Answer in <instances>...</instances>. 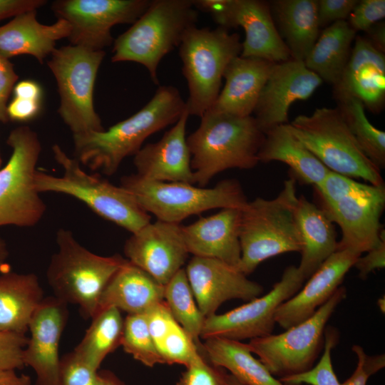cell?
<instances>
[{
  "label": "cell",
  "instance_id": "39",
  "mask_svg": "<svg viewBox=\"0 0 385 385\" xmlns=\"http://www.w3.org/2000/svg\"><path fill=\"white\" fill-rule=\"evenodd\" d=\"M166 364H180L185 367L201 354L187 332L175 322L158 346Z\"/></svg>",
  "mask_w": 385,
  "mask_h": 385
},
{
  "label": "cell",
  "instance_id": "16",
  "mask_svg": "<svg viewBox=\"0 0 385 385\" xmlns=\"http://www.w3.org/2000/svg\"><path fill=\"white\" fill-rule=\"evenodd\" d=\"M151 0H57L51 10L68 22L71 45L103 51L113 43L111 29L133 24L148 9Z\"/></svg>",
  "mask_w": 385,
  "mask_h": 385
},
{
  "label": "cell",
  "instance_id": "42",
  "mask_svg": "<svg viewBox=\"0 0 385 385\" xmlns=\"http://www.w3.org/2000/svg\"><path fill=\"white\" fill-rule=\"evenodd\" d=\"M27 342L25 334L0 331V371L24 366L23 354Z\"/></svg>",
  "mask_w": 385,
  "mask_h": 385
},
{
  "label": "cell",
  "instance_id": "45",
  "mask_svg": "<svg viewBox=\"0 0 385 385\" xmlns=\"http://www.w3.org/2000/svg\"><path fill=\"white\" fill-rule=\"evenodd\" d=\"M359 0H317L319 27H327L339 21H346Z\"/></svg>",
  "mask_w": 385,
  "mask_h": 385
},
{
  "label": "cell",
  "instance_id": "4",
  "mask_svg": "<svg viewBox=\"0 0 385 385\" xmlns=\"http://www.w3.org/2000/svg\"><path fill=\"white\" fill-rule=\"evenodd\" d=\"M298 201L296 180L284 182L273 199L257 197L241 209L240 242L241 257L237 269L246 276L265 260L301 250L295 216Z\"/></svg>",
  "mask_w": 385,
  "mask_h": 385
},
{
  "label": "cell",
  "instance_id": "20",
  "mask_svg": "<svg viewBox=\"0 0 385 385\" xmlns=\"http://www.w3.org/2000/svg\"><path fill=\"white\" fill-rule=\"evenodd\" d=\"M67 318V304L50 297L43 299L31 319L23 361L35 372V385H58L59 344Z\"/></svg>",
  "mask_w": 385,
  "mask_h": 385
},
{
  "label": "cell",
  "instance_id": "8",
  "mask_svg": "<svg viewBox=\"0 0 385 385\" xmlns=\"http://www.w3.org/2000/svg\"><path fill=\"white\" fill-rule=\"evenodd\" d=\"M178 48L189 91L186 108L189 115L201 118L217 98L227 65L240 56V37L222 27L195 26L185 33Z\"/></svg>",
  "mask_w": 385,
  "mask_h": 385
},
{
  "label": "cell",
  "instance_id": "58",
  "mask_svg": "<svg viewBox=\"0 0 385 385\" xmlns=\"http://www.w3.org/2000/svg\"><path fill=\"white\" fill-rule=\"evenodd\" d=\"M1 164H2V159H1V154H0V168L1 166Z\"/></svg>",
  "mask_w": 385,
  "mask_h": 385
},
{
  "label": "cell",
  "instance_id": "14",
  "mask_svg": "<svg viewBox=\"0 0 385 385\" xmlns=\"http://www.w3.org/2000/svg\"><path fill=\"white\" fill-rule=\"evenodd\" d=\"M198 11L212 16L220 27L241 26L245 38L240 56L281 63L291 58L273 19L270 3L261 0H192Z\"/></svg>",
  "mask_w": 385,
  "mask_h": 385
},
{
  "label": "cell",
  "instance_id": "32",
  "mask_svg": "<svg viewBox=\"0 0 385 385\" xmlns=\"http://www.w3.org/2000/svg\"><path fill=\"white\" fill-rule=\"evenodd\" d=\"M248 344L214 337L205 339L202 355L212 365L228 370L242 385H284L255 358Z\"/></svg>",
  "mask_w": 385,
  "mask_h": 385
},
{
  "label": "cell",
  "instance_id": "26",
  "mask_svg": "<svg viewBox=\"0 0 385 385\" xmlns=\"http://www.w3.org/2000/svg\"><path fill=\"white\" fill-rule=\"evenodd\" d=\"M70 33V24L64 19L46 25L37 20L36 10L25 12L0 26V54L9 59L30 55L42 64L56 48V42L68 38Z\"/></svg>",
  "mask_w": 385,
  "mask_h": 385
},
{
  "label": "cell",
  "instance_id": "51",
  "mask_svg": "<svg viewBox=\"0 0 385 385\" xmlns=\"http://www.w3.org/2000/svg\"><path fill=\"white\" fill-rule=\"evenodd\" d=\"M13 93L14 97L41 101L42 89L41 86L31 80H24L16 83Z\"/></svg>",
  "mask_w": 385,
  "mask_h": 385
},
{
  "label": "cell",
  "instance_id": "57",
  "mask_svg": "<svg viewBox=\"0 0 385 385\" xmlns=\"http://www.w3.org/2000/svg\"><path fill=\"white\" fill-rule=\"evenodd\" d=\"M384 303H385V302H384V298H383V300H382V298H381V299H379L378 300V304H379V307H380V309H381V311H382V305H383V307H384ZM383 311H384V309H383Z\"/></svg>",
  "mask_w": 385,
  "mask_h": 385
},
{
  "label": "cell",
  "instance_id": "25",
  "mask_svg": "<svg viewBox=\"0 0 385 385\" xmlns=\"http://www.w3.org/2000/svg\"><path fill=\"white\" fill-rule=\"evenodd\" d=\"M275 63L240 56L233 58L223 74L224 87L208 111L240 117L252 115Z\"/></svg>",
  "mask_w": 385,
  "mask_h": 385
},
{
  "label": "cell",
  "instance_id": "9",
  "mask_svg": "<svg viewBox=\"0 0 385 385\" xmlns=\"http://www.w3.org/2000/svg\"><path fill=\"white\" fill-rule=\"evenodd\" d=\"M120 186L157 220L178 224L209 210L242 209L248 202L235 179H225L206 188L185 183L153 181L130 174L121 178Z\"/></svg>",
  "mask_w": 385,
  "mask_h": 385
},
{
  "label": "cell",
  "instance_id": "55",
  "mask_svg": "<svg viewBox=\"0 0 385 385\" xmlns=\"http://www.w3.org/2000/svg\"><path fill=\"white\" fill-rule=\"evenodd\" d=\"M9 256L7 245L4 240L0 237V272H1L10 270L7 263Z\"/></svg>",
  "mask_w": 385,
  "mask_h": 385
},
{
  "label": "cell",
  "instance_id": "40",
  "mask_svg": "<svg viewBox=\"0 0 385 385\" xmlns=\"http://www.w3.org/2000/svg\"><path fill=\"white\" fill-rule=\"evenodd\" d=\"M98 372L72 351L61 359L58 385H97Z\"/></svg>",
  "mask_w": 385,
  "mask_h": 385
},
{
  "label": "cell",
  "instance_id": "17",
  "mask_svg": "<svg viewBox=\"0 0 385 385\" xmlns=\"http://www.w3.org/2000/svg\"><path fill=\"white\" fill-rule=\"evenodd\" d=\"M181 226L159 220L150 222L126 240V259L165 285L183 268L189 255Z\"/></svg>",
  "mask_w": 385,
  "mask_h": 385
},
{
  "label": "cell",
  "instance_id": "41",
  "mask_svg": "<svg viewBox=\"0 0 385 385\" xmlns=\"http://www.w3.org/2000/svg\"><path fill=\"white\" fill-rule=\"evenodd\" d=\"M176 385H225L226 372L202 355L185 367Z\"/></svg>",
  "mask_w": 385,
  "mask_h": 385
},
{
  "label": "cell",
  "instance_id": "48",
  "mask_svg": "<svg viewBox=\"0 0 385 385\" xmlns=\"http://www.w3.org/2000/svg\"><path fill=\"white\" fill-rule=\"evenodd\" d=\"M364 256L360 255L353 267L359 271L361 279H365L373 271L382 269L385 265V237L375 248L366 252Z\"/></svg>",
  "mask_w": 385,
  "mask_h": 385
},
{
  "label": "cell",
  "instance_id": "23",
  "mask_svg": "<svg viewBox=\"0 0 385 385\" xmlns=\"http://www.w3.org/2000/svg\"><path fill=\"white\" fill-rule=\"evenodd\" d=\"M188 116L186 108L158 141L146 144L133 155L137 175L153 181L195 183L185 133Z\"/></svg>",
  "mask_w": 385,
  "mask_h": 385
},
{
  "label": "cell",
  "instance_id": "13",
  "mask_svg": "<svg viewBox=\"0 0 385 385\" xmlns=\"http://www.w3.org/2000/svg\"><path fill=\"white\" fill-rule=\"evenodd\" d=\"M340 286L313 315L279 334L255 338L247 343L272 376L280 378L299 374L314 366L322 350L327 322L346 298Z\"/></svg>",
  "mask_w": 385,
  "mask_h": 385
},
{
  "label": "cell",
  "instance_id": "2",
  "mask_svg": "<svg viewBox=\"0 0 385 385\" xmlns=\"http://www.w3.org/2000/svg\"><path fill=\"white\" fill-rule=\"evenodd\" d=\"M200 118L198 128L187 137L195 183L205 187L222 171L250 170L260 163L265 134L252 115L208 111Z\"/></svg>",
  "mask_w": 385,
  "mask_h": 385
},
{
  "label": "cell",
  "instance_id": "12",
  "mask_svg": "<svg viewBox=\"0 0 385 385\" xmlns=\"http://www.w3.org/2000/svg\"><path fill=\"white\" fill-rule=\"evenodd\" d=\"M105 56L103 50L68 45L56 48L47 62L57 83L58 113L73 135L105 130L93 103L96 79Z\"/></svg>",
  "mask_w": 385,
  "mask_h": 385
},
{
  "label": "cell",
  "instance_id": "44",
  "mask_svg": "<svg viewBox=\"0 0 385 385\" xmlns=\"http://www.w3.org/2000/svg\"><path fill=\"white\" fill-rule=\"evenodd\" d=\"M353 351L357 356L355 371L342 385H366L369 376L376 374L385 366V355H367L359 345L352 346Z\"/></svg>",
  "mask_w": 385,
  "mask_h": 385
},
{
  "label": "cell",
  "instance_id": "27",
  "mask_svg": "<svg viewBox=\"0 0 385 385\" xmlns=\"http://www.w3.org/2000/svg\"><path fill=\"white\" fill-rule=\"evenodd\" d=\"M163 301L164 285L127 260L103 289L94 315L108 308L144 314Z\"/></svg>",
  "mask_w": 385,
  "mask_h": 385
},
{
  "label": "cell",
  "instance_id": "3",
  "mask_svg": "<svg viewBox=\"0 0 385 385\" xmlns=\"http://www.w3.org/2000/svg\"><path fill=\"white\" fill-rule=\"evenodd\" d=\"M321 208L340 228L337 250H347L361 255L385 237L380 222L385 208V187L358 182L330 171L314 187Z\"/></svg>",
  "mask_w": 385,
  "mask_h": 385
},
{
  "label": "cell",
  "instance_id": "33",
  "mask_svg": "<svg viewBox=\"0 0 385 385\" xmlns=\"http://www.w3.org/2000/svg\"><path fill=\"white\" fill-rule=\"evenodd\" d=\"M356 36L347 21L324 28L304 61L306 67L322 81L335 86L348 63Z\"/></svg>",
  "mask_w": 385,
  "mask_h": 385
},
{
  "label": "cell",
  "instance_id": "28",
  "mask_svg": "<svg viewBox=\"0 0 385 385\" xmlns=\"http://www.w3.org/2000/svg\"><path fill=\"white\" fill-rule=\"evenodd\" d=\"M295 216L301 239L298 269L307 279L337 251L338 241L334 223L323 209L304 195L298 197Z\"/></svg>",
  "mask_w": 385,
  "mask_h": 385
},
{
  "label": "cell",
  "instance_id": "10",
  "mask_svg": "<svg viewBox=\"0 0 385 385\" xmlns=\"http://www.w3.org/2000/svg\"><path fill=\"white\" fill-rule=\"evenodd\" d=\"M289 126L330 171L374 185H384L381 170L361 150L338 107L297 115Z\"/></svg>",
  "mask_w": 385,
  "mask_h": 385
},
{
  "label": "cell",
  "instance_id": "46",
  "mask_svg": "<svg viewBox=\"0 0 385 385\" xmlns=\"http://www.w3.org/2000/svg\"><path fill=\"white\" fill-rule=\"evenodd\" d=\"M145 314L149 331L158 349L164 337L177 322L165 301L152 307Z\"/></svg>",
  "mask_w": 385,
  "mask_h": 385
},
{
  "label": "cell",
  "instance_id": "36",
  "mask_svg": "<svg viewBox=\"0 0 385 385\" xmlns=\"http://www.w3.org/2000/svg\"><path fill=\"white\" fill-rule=\"evenodd\" d=\"M338 108L361 150L379 169L385 168V133L367 118L364 104L355 98L337 101Z\"/></svg>",
  "mask_w": 385,
  "mask_h": 385
},
{
  "label": "cell",
  "instance_id": "19",
  "mask_svg": "<svg viewBox=\"0 0 385 385\" xmlns=\"http://www.w3.org/2000/svg\"><path fill=\"white\" fill-rule=\"evenodd\" d=\"M322 82L304 61L290 58L276 63L253 112L265 134L272 128L289 123L288 112L292 104L309 98Z\"/></svg>",
  "mask_w": 385,
  "mask_h": 385
},
{
  "label": "cell",
  "instance_id": "54",
  "mask_svg": "<svg viewBox=\"0 0 385 385\" xmlns=\"http://www.w3.org/2000/svg\"><path fill=\"white\" fill-rule=\"evenodd\" d=\"M97 385H125L118 377L110 371L98 372Z\"/></svg>",
  "mask_w": 385,
  "mask_h": 385
},
{
  "label": "cell",
  "instance_id": "22",
  "mask_svg": "<svg viewBox=\"0 0 385 385\" xmlns=\"http://www.w3.org/2000/svg\"><path fill=\"white\" fill-rule=\"evenodd\" d=\"M333 92L337 101L355 98L371 112L383 109L385 56L366 36H356L348 63Z\"/></svg>",
  "mask_w": 385,
  "mask_h": 385
},
{
  "label": "cell",
  "instance_id": "37",
  "mask_svg": "<svg viewBox=\"0 0 385 385\" xmlns=\"http://www.w3.org/2000/svg\"><path fill=\"white\" fill-rule=\"evenodd\" d=\"M120 346L146 366L165 364L149 331L145 313L128 314L124 319Z\"/></svg>",
  "mask_w": 385,
  "mask_h": 385
},
{
  "label": "cell",
  "instance_id": "5",
  "mask_svg": "<svg viewBox=\"0 0 385 385\" xmlns=\"http://www.w3.org/2000/svg\"><path fill=\"white\" fill-rule=\"evenodd\" d=\"M53 158L63 173L55 176L37 170L34 183L39 192L71 196L86 205L94 213L131 234L150 222V216L133 196L120 185L85 171L80 163L68 156L58 144L52 145Z\"/></svg>",
  "mask_w": 385,
  "mask_h": 385
},
{
  "label": "cell",
  "instance_id": "1",
  "mask_svg": "<svg viewBox=\"0 0 385 385\" xmlns=\"http://www.w3.org/2000/svg\"><path fill=\"white\" fill-rule=\"evenodd\" d=\"M185 109L176 88L159 86L150 101L129 118L101 132L73 135L74 158L92 171L113 175L147 138L175 123Z\"/></svg>",
  "mask_w": 385,
  "mask_h": 385
},
{
  "label": "cell",
  "instance_id": "50",
  "mask_svg": "<svg viewBox=\"0 0 385 385\" xmlns=\"http://www.w3.org/2000/svg\"><path fill=\"white\" fill-rule=\"evenodd\" d=\"M46 3L45 0H0V21L37 10Z\"/></svg>",
  "mask_w": 385,
  "mask_h": 385
},
{
  "label": "cell",
  "instance_id": "24",
  "mask_svg": "<svg viewBox=\"0 0 385 385\" xmlns=\"http://www.w3.org/2000/svg\"><path fill=\"white\" fill-rule=\"evenodd\" d=\"M241 209L225 208L181 226L189 254L215 258L237 268L241 257L240 227Z\"/></svg>",
  "mask_w": 385,
  "mask_h": 385
},
{
  "label": "cell",
  "instance_id": "15",
  "mask_svg": "<svg viewBox=\"0 0 385 385\" xmlns=\"http://www.w3.org/2000/svg\"><path fill=\"white\" fill-rule=\"evenodd\" d=\"M298 267L289 265L279 282L266 294L224 314L205 318L200 338L219 337L236 341L252 339L272 334L278 307L294 296L304 285Z\"/></svg>",
  "mask_w": 385,
  "mask_h": 385
},
{
  "label": "cell",
  "instance_id": "34",
  "mask_svg": "<svg viewBox=\"0 0 385 385\" xmlns=\"http://www.w3.org/2000/svg\"><path fill=\"white\" fill-rule=\"evenodd\" d=\"M123 324L124 319L116 308L98 312L92 317L91 326L73 351L98 370L104 359L120 346Z\"/></svg>",
  "mask_w": 385,
  "mask_h": 385
},
{
  "label": "cell",
  "instance_id": "6",
  "mask_svg": "<svg viewBox=\"0 0 385 385\" xmlns=\"http://www.w3.org/2000/svg\"><path fill=\"white\" fill-rule=\"evenodd\" d=\"M197 20L192 0H151L145 11L114 39L111 61L143 65L158 85L160 61L179 46L185 33Z\"/></svg>",
  "mask_w": 385,
  "mask_h": 385
},
{
  "label": "cell",
  "instance_id": "47",
  "mask_svg": "<svg viewBox=\"0 0 385 385\" xmlns=\"http://www.w3.org/2000/svg\"><path fill=\"white\" fill-rule=\"evenodd\" d=\"M19 79L13 63L0 54V122L9 121L6 115L8 100Z\"/></svg>",
  "mask_w": 385,
  "mask_h": 385
},
{
  "label": "cell",
  "instance_id": "7",
  "mask_svg": "<svg viewBox=\"0 0 385 385\" xmlns=\"http://www.w3.org/2000/svg\"><path fill=\"white\" fill-rule=\"evenodd\" d=\"M56 241L57 251L46 270L48 283L56 297L78 305L86 318H92L103 289L127 259L93 253L65 228L58 230Z\"/></svg>",
  "mask_w": 385,
  "mask_h": 385
},
{
  "label": "cell",
  "instance_id": "29",
  "mask_svg": "<svg viewBox=\"0 0 385 385\" xmlns=\"http://www.w3.org/2000/svg\"><path fill=\"white\" fill-rule=\"evenodd\" d=\"M258 159L264 163L282 162L289 166L295 180L314 187L319 185L330 172L293 134L289 123L265 133Z\"/></svg>",
  "mask_w": 385,
  "mask_h": 385
},
{
  "label": "cell",
  "instance_id": "11",
  "mask_svg": "<svg viewBox=\"0 0 385 385\" xmlns=\"http://www.w3.org/2000/svg\"><path fill=\"white\" fill-rule=\"evenodd\" d=\"M6 143L12 152L0 168V227H34L46 210L34 183L41 141L34 130L22 125L10 132Z\"/></svg>",
  "mask_w": 385,
  "mask_h": 385
},
{
  "label": "cell",
  "instance_id": "21",
  "mask_svg": "<svg viewBox=\"0 0 385 385\" xmlns=\"http://www.w3.org/2000/svg\"><path fill=\"white\" fill-rule=\"evenodd\" d=\"M359 256L347 250L334 252L294 296L278 307L276 324L287 329L313 315L339 287Z\"/></svg>",
  "mask_w": 385,
  "mask_h": 385
},
{
  "label": "cell",
  "instance_id": "31",
  "mask_svg": "<svg viewBox=\"0 0 385 385\" xmlns=\"http://www.w3.org/2000/svg\"><path fill=\"white\" fill-rule=\"evenodd\" d=\"M43 299V289L35 274L10 270L1 272L0 331L25 334Z\"/></svg>",
  "mask_w": 385,
  "mask_h": 385
},
{
  "label": "cell",
  "instance_id": "35",
  "mask_svg": "<svg viewBox=\"0 0 385 385\" xmlns=\"http://www.w3.org/2000/svg\"><path fill=\"white\" fill-rule=\"evenodd\" d=\"M164 301L175 320L187 332L202 354V344L200 339L205 317L197 304L184 268L164 285Z\"/></svg>",
  "mask_w": 385,
  "mask_h": 385
},
{
  "label": "cell",
  "instance_id": "30",
  "mask_svg": "<svg viewBox=\"0 0 385 385\" xmlns=\"http://www.w3.org/2000/svg\"><path fill=\"white\" fill-rule=\"evenodd\" d=\"M269 3L275 26L291 58L304 61L320 34L317 0H276Z\"/></svg>",
  "mask_w": 385,
  "mask_h": 385
},
{
  "label": "cell",
  "instance_id": "38",
  "mask_svg": "<svg viewBox=\"0 0 385 385\" xmlns=\"http://www.w3.org/2000/svg\"><path fill=\"white\" fill-rule=\"evenodd\" d=\"M338 331L332 327L324 330V349L319 361L304 373L280 378L284 385H342L336 376L332 362V350L339 342Z\"/></svg>",
  "mask_w": 385,
  "mask_h": 385
},
{
  "label": "cell",
  "instance_id": "53",
  "mask_svg": "<svg viewBox=\"0 0 385 385\" xmlns=\"http://www.w3.org/2000/svg\"><path fill=\"white\" fill-rule=\"evenodd\" d=\"M0 385H31L28 375L19 374L16 370L0 371Z\"/></svg>",
  "mask_w": 385,
  "mask_h": 385
},
{
  "label": "cell",
  "instance_id": "43",
  "mask_svg": "<svg viewBox=\"0 0 385 385\" xmlns=\"http://www.w3.org/2000/svg\"><path fill=\"white\" fill-rule=\"evenodd\" d=\"M385 16L384 0H360L347 19L349 26L356 31H367Z\"/></svg>",
  "mask_w": 385,
  "mask_h": 385
},
{
  "label": "cell",
  "instance_id": "18",
  "mask_svg": "<svg viewBox=\"0 0 385 385\" xmlns=\"http://www.w3.org/2000/svg\"><path fill=\"white\" fill-rule=\"evenodd\" d=\"M185 270L205 318L216 314L219 307L228 300L249 302L264 291L261 284L247 279L237 267L217 259L192 256Z\"/></svg>",
  "mask_w": 385,
  "mask_h": 385
},
{
  "label": "cell",
  "instance_id": "56",
  "mask_svg": "<svg viewBox=\"0 0 385 385\" xmlns=\"http://www.w3.org/2000/svg\"><path fill=\"white\" fill-rule=\"evenodd\" d=\"M225 385H242L230 374H225Z\"/></svg>",
  "mask_w": 385,
  "mask_h": 385
},
{
  "label": "cell",
  "instance_id": "52",
  "mask_svg": "<svg viewBox=\"0 0 385 385\" xmlns=\"http://www.w3.org/2000/svg\"><path fill=\"white\" fill-rule=\"evenodd\" d=\"M367 39L379 51L384 53L385 26L384 23H377L366 31Z\"/></svg>",
  "mask_w": 385,
  "mask_h": 385
},
{
  "label": "cell",
  "instance_id": "49",
  "mask_svg": "<svg viewBox=\"0 0 385 385\" xmlns=\"http://www.w3.org/2000/svg\"><path fill=\"white\" fill-rule=\"evenodd\" d=\"M41 108V101L14 97L8 103L6 115L9 120L26 122L36 118Z\"/></svg>",
  "mask_w": 385,
  "mask_h": 385
}]
</instances>
